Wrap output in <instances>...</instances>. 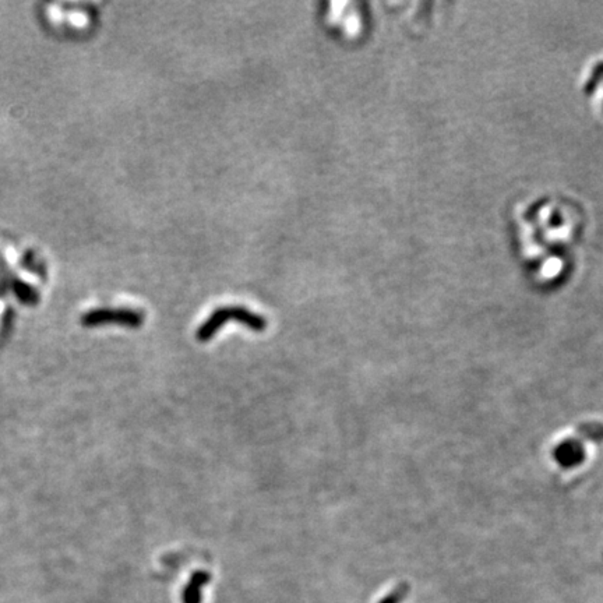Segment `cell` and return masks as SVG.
Masks as SVG:
<instances>
[{
    "instance_id": "1",
    "label": "cell",
    "mask_w": 603,
    "mask_h": 603,
    "mask_svg": "<svg viewBox=\"0 0 603 603\" xmlns=\"http://www.w3.org/2000/svg\"><path fill=\"white\" fill-rule=\"evenodd\" d=\"M228 320H235L251 331H264L267 322L263 316L253 313L251 311L242 306H225L217 309L197 330L196 338L200 343H207L215 337V334L225 326Z\"/></svg>"
},
{
    "instance_id": "3",
    "label": "cell",
    "mask_w": 603,
    "mask_h": 603,
    "mask_svg": "<svg viewBox=\"0 0 603 603\" xmlns=\"http://www.w3.org/2000/svg\"><path fill=\"white\" fill-rule=\"evenodd\" d=\"M13 286H15V292H16V295L22 299V300H24V302H36L37 300V297H38V295H37V292H36V289H33L30 285H27V283H24V282H20V281H16L15 283H13Z\"/></svg>"
},
{
    "instance_id": "2",
    "label": "cell",
    "mask_w": 603,
    "mask_h": 603,
    "mask_svg": "<svg viewBox=\"0 0 603 603\" xmlns=\"http://www.w3.org/2000/svg\"><path fill=\"white\" fill-rule=\"evenodd\" d=\"M144 322V315L133 309H98L87 313L83 318L86 326H101L115 323L129 329H139Z\"/></svg>"
}]
</instances>
